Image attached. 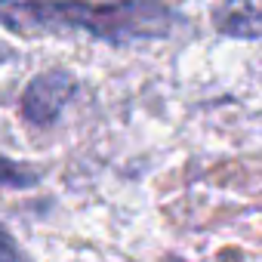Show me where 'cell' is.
<instances>
[{
    "label": "cell",
    "instance_id": "cell-5",
    "mask_svg": "<svg viewBox=\"0 0 262 262\" xmlns=\"http://www.w3.org/2000/svg\"><path fill=\"white\" fill-rule=\"evenodd\" d=\"M19 256H22V250L10 241V234L4 228H0V259H19Z\"/></svg>",
    "mask_w": 262,
    "mask_h": 262
},
{
    "label": "cell",
    "instance_id": "cell-3",
    "mask_svg": "<svg viewBox=\"0 0 262 262\" xmlns=\"http://www.w3.org/2000/svg\"><path fill=\"white\" fill-rule=\"evenodd\" d=\"M216 28L241 40H259V0H225L216 13Z\"/></svg>",
    "mask_w": 262,
    "mask_h": 262
},
{
    "label": "cell",
    "instance_id": "cell-4",
    "mask_svg": "<svg viewBox=\"0 0 262 262\" xmlns=\"http://www.w3.org/2000/svg\"><path fill=\"white\" fill-rule=\"evenodd\" d=\"M40 182V173L22 161H10L0 158V185L4 188H31Z\"/></svg>",
    "mask_w": 262,
    "mask_h": 262
},
{
    "label": "cell",
    "instance_id": "cell-1",
    "mask_svg": "<svg viewBox=\"0 0 262 262\" xmlns=\"http://www.w3.org/2000/svg\"><path fill=\"white\" fill-rule=\"evenodd\" d=\"M0 25L16 37L86 34L105 43H129L170 34L176 16L158 0H0Z\"/></svg>",
    "mask_w": 262,
    "mask_h": 262
},
{
    "label": "cell",
    "instance_id": "cell-2",
    "mask_svg": "<svg viewBox=\"0 0 262 262\" xmlns=\"http://www.w3.org/2000/svg\"><path fill=\"white\" fill-rule=\"evenodd\" d=\"M74 90H77V80L65 68H50V71L37 74L22 93L25 120L34 126H53L62 117L65 105L74 99Z\"/></svg>",
    "mask_w": 262,
    "mask_h": 262
}]
</instances>
